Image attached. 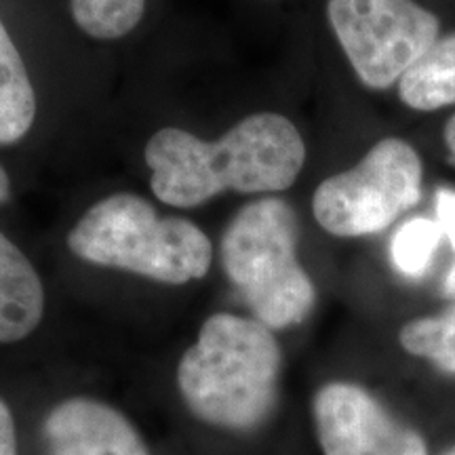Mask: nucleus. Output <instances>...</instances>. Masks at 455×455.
Masks as SVG:
<instances>
[{
  "label": "nucleus",
  "mask_w": 455,
  "mask_h": 455,
  "mask_svg": "<svg viewBox=\"0 0 455 455\" xmlns=\"http://www.w3.org/2000/svg\"><path fill=\"white\" fill-rule=\"evenodd\" d=\"M329 26L356 78L386 91L441 38V21L415 0H329Z\"/></svg>",
  "instance_id": "6"
},
{
  "label": "nucleus",
  "mask_w": 455,
  "mask_h": 455,
  "mask_svg": "<svg viewBox=\"0 0 455 455\" xmlns=\"http://www.w3.org/2000/svg\"><path fill=\"white\" fill-rule=\"evenodd\" d=\"M36 121V93L24 57L0 20V146L17 144Z\"/></svg>",
  "instance_id": "10"
},
{
  "label": "nucleus",
  "mask_w": 455,
  "mask_h": 455,
  "mask_svg": "<svg viewBox=\"0 0 455 455\" xmlns=\"http://www.w3.org/2000/svg\"><path fill=\"white\" fill-rule=\"evenodd\" d=\"M146 13V0H72V17L91 38L116 41L133 32Z\"/></svg>",
  "instance_id": "13"
},
{
  "label": "nucleus",
  "mask_w": 455,
  "mask_h": 455,
  "mask_svg": "<svg viewBox=\"0 0 455 455\" xmlns=\"http://www.w3.org/2000/svg\"><path fill=\"white\" fill-rule=\"evenodd\" d=\"M443 235L439 221L428 218H413L403 224L392 238V261L396 270L409 278H419L430 268L432 258L439 249Z\"/></svg>",
  "instance_id": "14"
},
{
  "label": "nucleus",
  "mask_w": 455,
  "mask_h": 455,
  "mask_svg": "<svg viewBox=\"0 0 455 455\" xmlns=\"http://www.w3.org/2000/svg\"><path fill=\"white\" fill-rule=\"evenodd\" d=\"M68 247L89 264L133 272L163 284L198 281L212 268L209 236L184 218H158L133 192L106 196L78 220Z\"/></svg>",
  "instance_id": "3"
},
{
  "label": "nucleus",
  "mask_w": 455,
  "mask_h": 455,
  "mask_svg": "<svg viewBox=\"0 0 455 455\" xmlns=\"http://www.w3.org/2000/svg\"><path fill=\"white\" fill-rule=\"evenodd\" d=\"M435 207L436 221H439L443 235H445L447 241L451 243V249L455 253V190H451V188H441V190L436 192ZM443 295L451 301L455 299V261L451 270H449L445 283H443Z\"/></svg>",
  "instance_id": "15"
},
{
  "label": "nucleus",
  "mask_w": 455,
  "mask_h": 455,
  "mask_svg": "<svg viewBox=\"0 0 455 455\" xmlns=\"http://www.w3.org/2000/svg\"><path fill=\"white\" fill-rule=\"evenodd\" d=\"M281 346L258 318L218 312L181 356L178 390L198 422L251 432L268 422L278 403Z\"/></svg>",
  "instance_id": "2"
},
{
  "label": "nucleus",
  "mask_w": 455,
  "mask_h": 455,
  "mask_svg": "<svg viewBox=\"0 0 455 455\" xmlns=\"http://www.w3.org/2000/svg\"><path fill=\"white\" fill-rule=\"evenodd\" d=\"M424 161L401 138H384L355 167L321 181L312 213L339 238L379 235L422 201Z\"/></svg>",
  "instance_id": "5"
},
{
  "label": "nucleus",
  "mask_w": 455,
  "mask_h": 455,
  "mask_svg": "<svg viewBox=\"0 0 455 455\" xmlns=\"http://www.w3.org/2000/svg\"><path fill=\"white\" fill-rule=\"evenodd\" d=\"M11 201V178L7 169L0 164V207Z\"/></svg>",
  "instance_id": "18"
},
{
  "label": "nucleus",
  "mask_w": 455,
  "mask_h": 455,
  "mask_svg": "<svg viewBox=\"0 0 455 455\" xmlns=\"http://www.w3.org/2000/svg\"><path fill=\"white\" fill-rule=\"evenodd\" d=\"M323 455H430L424 435L355 382H329L312 398Z\"/></svg>",
  "instance_id": "7"
},
{
  "label": "nucleus",
  "mask_w": 455,
  "mask_h": 455,
  "mask_svg": "<svg viewBox=\"0 0 455 455\" xmlns=\"http://www.w3.org/2000/svg\"><path fill=\"white\" fill-rule=\"evenodd\" d=\"M398 344L407 355L455 375V299L436 315L405 323L398 331Z\"/></svg>",
  "instance_id": "12"
},
{
  "label": "nucleus",
  "mask_w": 455,
  "mask_h": 455,
  "mask_svg": "<svg viewBox=\"0 0 455 455\" xmlns=\"http://www.w3.org/2000/svg\"><path fill=\"white\" fill-rule=\"evenodd\" d=\"M44 287L28 255L0 232V348L26 341L41 327Z\"/></svg>",
  "instance_id": "9"
},
{
  "label": "nucleus",
  "mask_w": 455,
  "mask_h": 455,
  "mask_svg": "<svg viewBox=\"0 0 455 455\" xmlns=\"http://www.w3.org/2000/svg\"><path fill=\"white\" fill-rule=\"evenodd\" d=\"M144 158L158 201L192 209L226 190L241 195L289 190L304 169L306 144L287 116L258 112L238 121L218 141L164 127L148 140Z\"/></svg>",
  "instance_id": "1"
},
{
  "label": "nucleus",
  "mask_w": 455,
  "mask_h": 455,
  "mask_svg": "<svg viewBox=\"0 0 455 455\" xmlns=\"http://www.w3.org/2000/svg\"><path fill=\"white\" fill-rule=\"evenodd\" d=\"M443 144H445L449 163L455 167V114H451V116L447 118L445 129H443Z\"/></svg>",
  "instance_id": "17"
},
{
  "label": "nucleus",
  "mask_w": 455,
  "mask_h": 455,
  "mask_svg": "<svg viewBox=\"0 0 455 455\" xmlns=\"http://www.w3.org/2000/svg\"><path fill=\"white\" fill-rule=\"evenodd\" d=\"M398 100L415 112L455 106V32L445 34L396 84Z\"/></svg>",
  "instance_id": "11"
},
{
  "label": "nucleus",
  "mask_w": 455,
  "mask_h": 455,
  "mask_svg": "<svg viewBox=\"0 0 455 455\" xmlns=\"http://www.w3.org/2000/svg\"><path fill=\"white\" fill-rule=\"evenodd\" d=\"M0 455H20L17 415L4 395H0Z\"/></svg>",
  "instance_id": "16"
},
{
  "label": "nucleus",
  "mask_w": 455,
  "mask_h": 455,
  "mask_svg": "<svg viewBox=\"0 0 455 455\" xmlns=\"http://www.w3.org/2000/svg\"><path fill=\"white\" fill-rule=\"evenodd\" d=\"M43 455H150L127 415L91 396H72L41 422Z\"/></svg>",
  "instance_id": "8"
},
{
  "label": "nucleus",
  "mask_w": 455,
  "mask_h": 455,
  "mask_svg": "<svg viewBox=\"0 0 455 455\" xmlns=\"http://www.w3.org/2000/svg\"><path fill=\"white\" fill-rule=\"evenodd\" d=\"M298 241L293 207L276 196L244 204L221 236L228 278L272 331L304 323L316 304V287L298 258Z\"/></svg>",
  "instance_id": "4"
},
{
  "label": "nucleus",
  "mask_w": 455,
  "mask_h": 455,
  "mask_svg": "<svg viewBox=\"0 0 455 455\" xmlns=\"http://www.w3.org/2000/svg\"><path fill=\"white\" fill-rule=\"evenodd\" d=\"M441 455H455V445H451L449 449H445V451H443Z\"/></svg>",
  "instance_id": "19"
}]
</instances>
